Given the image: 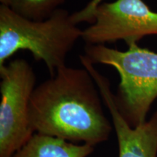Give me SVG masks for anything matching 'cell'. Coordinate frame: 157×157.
Masks as SVG:
<instances>
[{"label":"cell","instance_id":"7a4b0ae2","mask_svg":"<svg viewBox=\"0 0 157 157\" xmlns=\"http://www.w3.org/2000/svg\"><path fill=\"white\" fill-rule=\"evenodd\" d=\"M82 31L71 14L59 8L44 21H31L8 6L0 5V67L17 51H29L36 61L42 60L50 76L66 66L68 54Z\"/></svg>","mask_w":157,"mask_h":157},{"label":"cell","instance_id":"5b68a950","mask_svg":"<svg viewBox=\"0 0 157 157\" xmlns=\"http://www.w3.org/2000/svg\"><path fill=\"white\" fill-rule=\"evenodd\" d=\"M149 35H157V13L143 0H115L98 6L82 39L88 45L123 40L129 46Z\"/></svg>","mask_w":157,"mask_h":157},{"label":"cell","instance_id":"6da1fadb","mask_svg":"<svg viewBox=\"0 0 157 157\" xmlns=\"http://www.w3.org/2000/svg\"><path fill=\"white\" fill-rule=\"evenodd\" d=\"M103 98L85 68L64 66L35 87L29 104L34 133L95 147L113 130L103 107Z\"/></svg>","mask_w":157,"mask_h":157},{"label":"cell","instance_id":"3957f363","mask_svg":"<svg viewBox=\"0 0 157 157\" xmlns=\"http://www.w3.org/2000/svg\"><path fill=\"white\" fill-rule=\"evenodd\" d=\"M84 56L93 64L112 66L120 77L115 105L123 119L132 127L146 121L152 104L157 98V52L134 44L126 51L106 45L84 47Z\"/></svg>","mask_w":157,"mask_h":157},{"label":"cell","instance_id":"9c48e42d","mask_svg":"<svg viewBox=\"0 0 157 157\" xmlns=\"http://www.w3.org/2000/svg\"><path fill=\"white\" fill-rule=\"evenodd\" d=\"M103 0H90L83 9L71 14V18L76 24L83 22L93 23V13L95 9L102 3Z\"/></svg>","mask_w":157,"mask_h":157},{"label":"cell","instance_id":"30bf717a","mask_svg":"<svg viewBox=\"0 0 157 157\" xmlns=\"http://www.w3.org/2000/svg\"><path fill=\"white\" fill-rule=\"evenodd\" d=\"M0 2H1V5L8 6V7H10L11 5L12 0H0Z\"/></svg>","mask_w":157,"mask_h":157},{"label":"cell","instance_id":"8992f818","mask_svg":"<svg viewBox=\"0 0 157 157\" xmlns=\"http://www.w3.org/2000/svg\"><path fill=\"white\" fill-rule=\"evenodd\" d=\"M88 71L111 115L117 138L118 157H157V111L142 124L129 126L116 107L109 79L94 66H90Z\"/></svg>","mask_w":157,"mask_h":157},{"label":"cell","instance_id":"ba28073f","mask_svg":"<svg viewBox=\"0 0 157 157\" xmlns=\"http://www.w3.org/2000/svg\"><path fill=\"white\" fill-rule=\"evenodd\" d=\"M66 0H12L10 7L15 13L31 21L50 17Z\"/></svg>","mask_w":157,"mask_h":157},{"label":"cell","instance_id":"277c9868","mask_svg":"<svg viewBox=\"0 0 157 157\" xmlns=\"http://www.w3.org/2000/svg\"><path fill=\"white\" fill-rule=\"evenodd\" d=\"M0 157H13L34 134L29 122V104L36 75L23 59L0 67Z\"/></svg>","mask_w":157,"mask_h":157},{"label":"cell","instance_id":"52a82bcc","mask_svg":"<svg viewBox=\"0 0 157 157\" xmlns=\"http://www.w3.org/2000/svg\"><path fill=\"white\" fill-rule=\"evenodd\" d=\"M95 147L34 133L13 157H87Z\"/></svg>","mask_w":157,"mask_h":157}]
</instances>
